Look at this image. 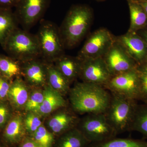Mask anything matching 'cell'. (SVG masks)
<instances>
[{
	"instance_id": "obj_22",
	"label": "cell",
	"mask_w": 147,
	"mask_h": 147,
	"mask_svg": "<svg viewBox=\"0 0 147 147\" xmlns=\"http://www.w3.org/2000/svg\"><path fill=\"white\" fill-rule=\"evenodd\" d=\"M130 16V28L128 31L135 32L147 25V15L138 2L128 1Z\"/></svg>"
},
{
	"instance_id": "obj_35",
	"label": "cell",
	"mask_w": 147,
	"mask_h": 147,
	"mask_svg": "<svg viewBox=\"0 0 147 147\" xmlns=\"http://www.w3.org/2000/svg\"><path fill=\"white\" fill-rule=\"evenodd\" d=\"M141 36L142 37V38L144 40L147 46V30L143 31L142 32V34H141Z\"/></svg>"
},
{
	"instance_id": "obj_1",
	"label": "cell",
	"mask_w": 147,
	"mask_h": 147,
	"mask_svg": "<svg viewBox=\"0 0 147 147\" xmlns=\"http://www.w3.org/2000/svg\"><path fill=\"white\" fill-rule=\"evenodd\" d=\"M69 94L72 110L80 114L105 113L111 98L104 87L84 82L75 84Z\"/></svg>"
},
{
	"instance_id": "obj_34",
	"label": "cell",
	"mask_w": 147,
	"mask_h": 147,
	"mask_svg": "<svg viewBox=\"0 0 147 147\" xmlns=\"http://www.w3.org/2000/svg\"><path fill=\"white\" fill-rule=\"evenodd\" d=\"M140 5L142 7V8L145 11V12L147 15V1H140L138 2Z\"/></svg>"
},
{
	"instance_id": "obj_16",
	"label": "cell",
	"mask_w": 147,
	"mask_h": 147,
	"mask_svg": "<svg viewBox=\"0 0 147 147\" xmlns=\"http://www.w3.org/2000/svg\"><path fill=\"white\" fill-rule=\"evenodd\" d=\"M27 136L24 118L21 115H17L11 119L7 125L3 138L9 145L18 146Z\"/></svg>"
},
{
	"instance_id": "obj_10",
	"label": "cell",
	"mask_w": 147,
	"mask_h": 147,
	"mask_svg": "<svg viewBox=\"0 0 147 147\" xmlns=\"http://www.w3.org/2000/svg\"><path fill=\"white\" fill-rule=\"evenodd\" d=\"M50 0H21L14 13L18 24L28 31L45 13Z\"/></svg>"
},
{
	"instance_id": "obj_9",
	"label": "cell",
	"mask_w": 147,
	"mask_h": 147,
	"mask_svg": "<svg viewBox=\"0 0 147 147\" xmlns=\"http://www.w3.org/2000/svg\"><path fill=\"white\" fill-rule=\"evenodd\" d=\"M80 60L79 77L83 82L105 86L112 76L102 58Z\"/></svg>"
},
{
	"instance_id": "obj_20",
	"label": "cell",
	"mask_w": 147,
	"mask_h": 147,
	"mask_svg": "<svg viewBox=\"0 0 147 147\" xmlns=\"http://www.w3.org/2000/svg\"><path fill=\"white\" fill-rule=\"evenodd\" d=\"M47 84L64 96L69 92L70 83L53 63L46 62Z\"/></svg>"
},
{
	"instance_id": "obj_32",
	"label": "cell",
	"mask_w": 147,
	"mask_h": 147,
	"mask_svg": "<svg viewBox=\"0 0 147 147\" xmlns=\"http://www.w3.org/2000/svg\"><path fill=\"white\" fill-rule=\"evenodd\" d=\"M21 0H0V9L11 10L16 7Z\"/></svg>"
},
{
	"instance_id": "obj_11",
	"label": "cell",
	"mask_w": 147,
	"mask_h": 147,
	"mask_svg": "<svg viewBox=\"0 0 147 147\" xmlns=\"http://www.w3.org/2000/svg\"><path fill=\"white\" fill-rule=\"evenodd\" d=\"M102 58L112 76L135 69L138 65L115 40Z\"/></svg>"
},
{
	"instance_id": "obj_25",
	"label": "cell",
	"mask_w": 147,
	"mask_h": 147,
	"mask_svg": "<svg viewBox=\"0 0 147 147\" xmlns=\"http://www.w3.org/2000/svg\"><path fill=\"white\" fill-rule=\"evenodd\" d=\"M130 131H138L147 138V103L137 105Z\"/></svg>"
},
{
	"instance_id": "obj_27",
	"label": "cell",
	"mask_w": 147,
	"mask_h": 147,
	"mask_svg": "<svg viewBox=\"0 0 147 147\" xmlns=\"http://www.w3.org/2000/svg\"><path fill=\"white\" fill-rule=\"evenodd\" d=\"M136 69L140 86L139 100L144 101L147 98V61L137 65Z\"/></svg>"
},
{
	"instance_id": "obj_4",
	"label": "cell",
	"mask_w": 147,
	"mask_h": 147,
	"mask_svg": "<svg viewBox=\"0 0 147 147\" xmlns=\"http://www.w3.org/2000/svg\"><path fill=\"white\" fill-rule=\"evenodd\" d=\"M111 94L110 104L105 113L108 122L118 134L130 131L138 104L135 100Z\"/></svg>"
},
{
	"instance_id": "obj_13",
	"label": "cell",
	"mask_w": 147,
	"mask_h": 147,
	"mask_svg": "<svg viewBox=\"0 0 147 147\" xmlns=\"http://www.w3.org/2000/svg\"><path fill=\"white\" fill-rule=\"evenodd\" d=\"M38 59L21 63V74L31 86H44L47 84L46 63Z\"/></svg>"
},
{
	"instance_id": "obj_19",
	"label": "cell",
	"mask_w": 147,
	"mask_h": 147,
	"mask_svg": "<svg viewBox=\"0 0 147 147\" xmlns=\"http://www.w3.org/2000/svg\"><path fill=\"white\" fill-rule=\"evenodd\" d=\"M90 144L76 127L56 137L53 147H87Z\"/></svg>"
},
{
	"instance_id": "obj_8",
	"label": "cell",
	"mask_w": 147,
	"mask_h": 147,
	"mask_svg": "<svg viewBox=\"0 0 147 147\" xmlns=\"http://www.w3.org/2000/svg\"><path fill=\"white\" fill-rule=\"evenodd\" d=\"M115 41V36L107 29H98L88 38L77 57L79 59L102 57Z\"/></svg>"
},
{
	"instance_id": "obj_26",
	"label": "cell",
	"mask_w": 147,
	"mask_h": 147,
	"mask_svg": "<svg viewBox=\"0 0 147 147\" xmlns=\"http://www.w3.org/2000/svg\"><path fill=\"white\" fill-rule=\"evenodd\" d=\"M28 136L41 147H53L56 138L55 135L42 125L33 134Z\"/></svg>"
},
{
	"instance_id": "obj_33",
	"label": "cell",
	"mask_w": 147,
	"mask_h": 147,
	"mask_svg": "<svg viewBox=\"0 0 147 147\" xmlns=\"http://www.w3.org/2000/svg\"><path fill=\"white\" fill-rule=\"evenodd\" d=\"M18 147H41L29 136L25 137Z\"/></svg>"
},
{
	"instance_id": "obj_31",
	"label": "cell",
	"mask_w": 147,
	"mask_h": 147,
	"mask_svg": "<svg viewBox=\"0 0 147 147\" xmlns=\"http://www.w3.org/2000/svg\"><path fill=\"white\" fill-rule=\"evenodd\" d=\"M10 86L7 79L0 75V101L7 96Z\"/></svg>"
},
{
	"instance_id": "obj_5",
	"label": "cell",
	"mask_w": 147,
	"mask_h": 147,
	"mask_svg": "<svg viewBox=\"0 0 147 147\" xmlns=\"http://www.w3.org/2000/svg\"><path fill=\"white\" fill-rule=\"evenodd\" d=\"M76 127L90 144L105 142L118 134L105 113L88 114L79 120Z\"/></svg>"
},
{
	"instance_id": "obj_14",
	"label": "cell",
	"mask_w": 147,
	"mask_h": 147,
	"mask_svg": "<svg viewBox=\"0 0 147 147\" xmlns=\"http://www.w3.org/2000/svg\"><path fill=\"white\" fill-rule=\"evenodd\" d=\"M66 107L57 112L47 121L46 128L56 137L76 127L79 122V119L76 115L65 109Z\"/></svg>"
},
{
	"instance_id": "obj_38",
	"label": "cell",
	"mask_w": 147,
	"mask_h": 147,
	"mask_svg": "<svg viewBox=\"0 0 147 147\" xmlns=\"http://www.w3.org/2000/svg\"><path fill=\"white\" fill-rule=\"evenodd\" d=\"M0 147H2V146H0Z\"/></svg>"
},
{
	"instance_id": "obj_17",
	"label": "cell",
	"mask_w": 147,
	"mask_h": 147,
	"mask_svg": "<svg viewBox=\"0 0 147 147\" xmlns=\"http://www.w3.org/2000/svg\"><path fill=\"white\" fill-rule=\"evenodd\" d=\"M55 65L71 83L79 77L80 60L76 57L63 55L55 61Z\"/></svg>"
},
{
	"instance_id": "obj_6",
	"label": "cell",
	"mask_w": 147,
	"mask_h": 147,
	"mask_svg": "<svg viewBox=\"0 0 147 147\" xmlns=\"http://www.w3.org/2000/svg\"><path fill=\"white\" fill-rule=\"evenodd\" d=\"M40 55L44 61L54 63L64 55V45L59 30L50 21L41 22L37 34Z\"/></svg>"
},
{
	"instance_id": "obj_36",
	"label": "cell",
	"mask_w": 147,
	"mask_h": 147,
	"mask_svg": "<svg viewBox=\"0 0 147 147\" xmlns=\"http://www.w3.org/2000/svg\"><path fill=\"white\" fill-rule=\"evenodd\" d=\"M145 102H146V103H147V98L146 99V100H145L144 101Z\"/></svg>"
},
{
	"instance_id": "obj_23",
	"label": "cell",
	"mask_w": 147,
	"mask_h": 147,
	"mask_svg": "<svg viewBox=\"0 0 147 147\" xmlns=\"http://www.w3.org/2000/svg\"><path fill=\"white\" fill-rule=\"evenodd\" d=\"M21 74V62L9 56L0 55L1 76L8 80L18 78Z\"/></svg>"
},
{
	"instance_id": "obj_18",
	"label": "cell",
	"mask_w": 147,
	"mask_h": 147,
	"mask_svg": "<svg viewBox=\"0 0 147 147\" xmlns=\"http://www.w3.org/2000/svg\"><path fill=\"white\" fill-rule=\"evenodd\" d=\"M29 96L26 82L20 77L16 78L10 84L7 95L11 104L17 109L25 108Z\"/></svg>"
},
{
	"instance_id": "obj_15",
	"label": "cell",
	"mask_w": 147,
	"mask_h": 147,
	"mask_svg": "<svg viewBox=\"0 0 147 147\" xmlns=\"http://www.w3.org/2000/svg\"><path fill=\"white\" fill-rule=\"evenodd\" d=\"M43 90V101L40 106L33 112L42 117L48 115L55 110L66 107V102L63 95L47 84Z\"/></svg>"
},
{
	"instance_id": "obj_37",
	"label": "cell",
	"mask_w": 147,
	"mask_h": 147,
	"mask_svg": "<svg viewBox=\"0 0 147 147\" xmlns=\"http://www.w3.org/2000/svg\"><path fill=\"white\" fill-rule=\"evenodd\" d=\"M142 1H147V0H142Z\"/></svg>"
},
{
	"instance_id": "obj_12",
	"label": "cell",
	"mask_w": 147,
	"mask_h": 147,
	"mask_svg": "<svg viewBox=\"0 0 147 147\" xmlns=\"http://www.w3.org/2000/svg\"><path fill=\"white\" fill-rule=\"evenodd\" d=\"M115 40L138 65L147 61L146 44L135 32L128 31L125 34L115 37Z\"/></svg>"
},
{
	"instance_id": "obj_21",
	"label": "cell",
	"mask_w": 147,
	"mask_h": 147,
	"mask_svg": "<svg viewBox=\"0 0 147 147\" xmlns=\"http://www.w3.org/2000/svg\"><path fill=\"white\" fill-rule=\"evenodd\" d=\"M18 24L12 10L0 9V44L1 46L11 33L18 28Z\"/></svg>"
},
{
	"instance_id": "obj_2",
	"label": "cell",
	"mask_w": 147,
	"mask_h": 147,
	"mask_svg": "<svg viewBox=\"0 0 147 147\" xmlns=\"http://www.w3.org/2000/svg\"><path fill=\"white\" fill-rule=\"evenodd\" d=\"M91 11L85 5L74 6L67 14L59 28L64 47L71 48L81 41L92 23Z\"/></svg>"
},
{
	"instance_id": "obj_30",
	"label": "cell",
	"mask_w": 147,
	"mask_h": 147,
	"mask_svg": "<svg viewBox=\"0 0 147 147\" xmlns=\"http://www.w3.org/2000/svg\"><path fill=\"white\" fill-rule=\"evenodd\" d=\"M10 111L5 103L0 102V128L3 127L8 121Z\"/></svg>"
},
{
	"instance_id": "obj_24",
	"label": "cell",
	"mask_w": 147,
	"mask_h": 147,
	"mask_svg": "<svg viewBox=\"0 0 147 147\" xmlns=\"http://www.w3.org/2000/svg\"><path fill=\"white\" fill-rule=\"evenodd\" d=\"M87 147H147V141L131 138L115 137L105 142L90 144Z\"/></svg>"
},
{
	"instance_id": "obj_28",
	"label": "cell",
	"mask_w": 147,
	"mask_h": 147,
	"mask_svg": "<svg viewBox=\"0 0 147 147\" xmlns=\"http://www.w3.org/2000/svg\"><path fill=\"white\" fill-rule=\"evenodd\" d=\"M24 123L27 136L33 134L42 125L40 117L33 112H28L24 119Z\"/></svg>"
},
{
	"instance_id": "obj_29",
	"label": "cell",
	"mask_w": 147,
	"mask_h": 147,
	"mask_svg": "<svg viewBox=\"0 0 147 147\" xmlns=\"http://www.w3.org/2000/svg\"><path fill=\"white\" fill-rule=\"evenodd\" d=\"M44 98L43 90H35L29 95L28 98L25 105L27 112H34L40 106Z\"/></svg>"
},
{
	"instance_id": "obj_3",
	"label": "cell",
	"mask_w": 147,
	"mask_h": 147,
	"mask_svg": "<svg viewBox=\"0 0 147 147\" xmlns=\"http://www.w3.org/2000/svg\"><path fill=\"white\" fill-rule=\"evenodd\" d=\"M2 47L8 56L21 63L41 56L36 35L18 27L9 35Z\"/></svg>"
},
{
	"instance_id": "obj_7",
	"label": "cell",
	"mask_w": 147,
	"mask_h": 147,
	"mask_svg": "<svg viewBox=\"0 0 147 147\" xmlns=\"http://www.w3.org/2000/svg\"><path fill=\"white\" fill-rule=\"evenodd\" d=\"M104 87L112 94L139 100L140 86L136 69L112 76Z\"/></svg>"
}]
</instances>
